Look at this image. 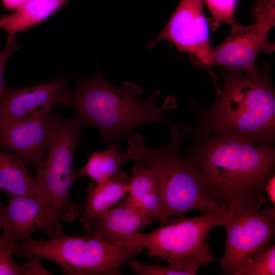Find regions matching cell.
<instances>
[{
	"label": "cell",
	"instance_id": "cell-19",
	"mask_svg": "<svg viewBox=\"0 0 275 275\" xmlns=\"http://www.w3.org/2000/svg\"><path fill=\"white\" fill-rule=\"evenodd\" d=\"M128 160L126 153L120 152L119 143H113L107 149L92 153L86 163L76 171V177L89 178L95 183H102L117 173Z\"/></svg>",
	"mask_w": 275,
	"mask_h": 275
},
{
	"label": "cell",
	"instance_id": "cell-27",
	"mask_svg": "<svg viewBox=\"0 0 275 275\" xmlns=\"http://www.w3.org/2000/svg\"><path fill=\"white\" fill-rule=\"evenodd\" d=\"M2 213L0 209V229H1Z\"/></svg>",
	"mask_w": 275,
	"mask_h": 275
},
{
	"label": "cell",
	"instance_id": "cell-6",
	"mask_svg": "<svg viewBox=\"0 0 275 275\" xmlns=\"http://www.w3.org/2000/svg\"><path fill=\"white\" fill-rule=\"evenodd\" d=\"M143 250L139 246L111 244L94 233L70 236L61 225L48 240L31 238L22 245L17 244L13 254L49 260L66 275H120L122 266Z\"/></svg>",
	"mask_w": 275,
	"mask_h": 275
},
{
	"label": "cell",
	"instance_id": "cell-23",
	"mask_svg": "<svg viewBox=\"0 0 275 275\" xmlns=\"http://www.w3.org/2000/svg\"><path fill=\"white\" fill-rule=\"evenodd\" d=\"M131 268L138 275H183L169 266L160 264L145 265L136 259L128 263Z\"/></svg>",
	"mask_w": 275,
	"mask_h": 275
},
{
	"label": "cell",
	"instance_id": "cell-12",
	"mask_svg": "<svg viewBox=\"0 0 275 275\" xmlns=\"http://www.w3.org/2000/svg\"><path fill=\"white\" fill-rule=\"evenodd\" d=\"M69 81V77L62 76L29 87H8L0 100V122L23 121L41 116L50 112L56 103L64 106L74 91L68 87Z\"/></svg>",
	"mask_w": 275,
	"mask_h": 275
},
{
	"label": "cell",
	"instance_id": "cell-18",
	"mask_svg": "<svg viewBox=\"0 0 275 275\" xmlns=\"http://www.w3.org/2000/svg\"><path fill=\"white\" fill-rule=\"evenodd\" d=\"M131 173L127 198L148 212H157L161 207V201L152 169L143 162L136 161Z\"/></svg>",
	"mask_w": 275,
	"mask_h": 275
},
{
	"label": "cell",
	"instance_id": "cell-26",
	"mask_svg": "<svg viewBox=\"0 0 275 275\" xmlns=\"http://www.w3.org/2000/svg\"><path fill=\"white\" fill-rule=\"evenodd\" d=\"M265 192L268 193L272 204L274 205V176L269 181L266 187Z\"/></svg>",
	"mask_w": 275,
	"mask_h": 275
},
{
	"label": "cell",
	"instance_id": "cell-5",
	"mask_svg": "<svg viewBox=\"0 0 275 275\" xmlns=\"http://www.w3.org/2000/svg\"><path fill=\"white\" fill-rule=\"evenodd\" d=\"M227 207L198 216L168 219L149 233H132L112 244L141 246L149 256L161 258L183 275H195L200 267L214 260L206 239L213 228L222 226Z\"/></svg>",
	"mask_w": 275,
	"mask_h": 275
},
{
	"label": "cell",
	"instance_id": "cell-15",
	"mask_svg": "<svg viewBox=\"0 0 275 275\" xmlns=\"http://www.w3.org/2000/svg\"><path fill=\"white\" fill-rule=\"evenodd\" d=\"M129 178L121 171L105 182L88 185L79 219L85 233H91L93 222L128 193Z\"/></svg>",
	"mask_w": 275,
	"mask_h": 275
},
{
	"label": "cell",
	"instance_id": "cell-21",
	"mask_svg": "<svg viewBox=\"0 0 275 275\" xmlns=\"http://www.w3.org/2000/svg\"><path fill=\"white\" fill-rule=\"evenodd\" d=\"M274 274V245H270L249 258L236 274V275Z\"/></svg>",
	"mask_w": 275,
	"mask_h": 275
},
{
	"label": "cell",
	"instance_id": "cell-7",
	"mask_svg": "<svg viewBox=\"0 0 275 275\" xmlns=\"http://www.w3.org/2000/svg\"><path fill=\"white\" fill-rule=\"evenodd\" d=\"M81 125L76 116L69 118L59 114L47 149V154L36 167L35 188L57 211L61 221L73 222L81 209L72 202L70 190L74 184L76 170L74 156L83 138Z\"/></svg>",
	"mask_w": 275,
	"mask_h": 275
},
{
	"label": "cell",
	"instance_id": "cell-24",
	"mask_svg": "<svg viewBox=\"0 0 275 275\" xmlns=\"http://www.w3.org/2000/svg\"><path fill=\"white\" fill-rule=\"evenodd\" d=\"M19 48L15 36L7 37L6 45L0 52V100L8 87L3 78L5 66L9 58Z\"/></svg>",
	"mask_w": 275,
	"mask_h": 275
},
{
	"label": "cell",
	"instance_id": "cell-4",
	"mask_svg": "<svg viewBox=\"0 0 275 275\" xmlns=\"http://www.w3.org/2000/svg\"><path fill=\"white\" fill-rule=\"evenodd\" d=\"M186 136L184 126L172 125L169 144L159 149L148 147L140 134L127 137L126 153L129 160L144 162L154 174L164 221L193 210L217 211L225 204L216 200L198 169L180 155V148Z\"/></svg>",
	"mask_w": 275,
	"mask_h": 275
},
{
	"label": "cell",
	"instance_id": "cell-14",
	"mask_svg": "<svg viewBox=\"0 0 275 275\" xmlns=\"http://www.w3.org/2000/svg\"><path fill=\"white\" fill-rule=\"evenodd\" d=\"M152 222L138 205L127 197L93 222L92 233L112 244L120 237L139 232Z\"/></svg>",
	"mask_w": 275,
	"mask_h": 275
},
{
	"label": "cell",
	"instance_id": "cell-8",
	"mask_svg": "<svg viewBox=\"0 0 275 275\" xmlns=\"http://www.w3.org/2000/svg\"><path fill=\"white\" fill-rule=\"evenodd\" d=\"M260 207L245 203L227 205L222 225L226 232L219 261L223 274L236 275L249 258L270 245L275 234V209Z\"/></svg>",
	"mask_w": 275,
	"mask_h": 275
},
{
	"label": "cell",
	"instance_id": "cell-10",
	"mask_svg": "<svg viewBox=\"0 0 275 275\" xmlns=\"http://www.w3.org/2000/svg\"><path fill=\"white\" fill-rule=\"evenodd\" d=\"M173 44L179 51L193 56L204 65H212L213 48L205 17L203 0H180L164 28L148 44L160 41Z\"/></svg>",
	"mask_w": 275,
	"mask_h": 275
},
{
	"label": "cell",
	"instance_id": "cell-2",
	"mask_svg": "<svg viewBox=\"0 0 275 275\" xmlns=\"http://www.w3.org/2000/svg\"><path fill=\"white\" fill-rule=\"evenodd\" d=\"M223 87L215 85L216 98L208 108L194 109L200 124L197 133H229L261 146H273L275 140V95L266 71L255 75L227 70Z\"/></svg>",
	"mask_w": 275,
	"mask_h": 275
},
{
	"label": "cell",
	"instance_id": "cell-11",
	"mask_svg": "<svg viewBox=\"0 0 275 275\" xmlns=\"http://www.w3.org/2000/svg\"><path fill=\"white\" fill-rule=\"evenodd\" d=\"M2 213L1 237L14 248L32 234L43 232L51 235L61 221L54 208L41 196H9L7 205L0 204Z\"/></svg>",
	"mask_w": 275,
	"mask_h": 275
},
{
	"label": "cell",
	"instance_id": "cell-9",
	"mask_svg": "<svg viewBox=\"0 0 275 275\" xmlns=\"http://www.w3.org/2000/svg\"><path fill=\"white\" fill-rule=\"evenodd\" d=\"M253 16L255 22L251 25L233 24L228 37L213 48L212 65L252 75L258 73L255 61L259 52L270 53L274 49L268 35L274 26L275 15L259 13Z\"/></svg>",
	"mask_w": 275,
	"mask_h": 275
},
{
	"label": "cell",
	"instance_id": "cell-16",
	"mask_svg": "<svg viewBox=\"0 0 275 275\" xmlns=\"http://www.w3.org/2000/svg\"><path fill=\"white\" fill-rule=\"evenodd\" d=\"M69 0H30L13 13L0 16V29L13 37L44 22Z\"/></svg>",
	"mask_w": 275,
	"mask_h": 275
},
{
	"label": "cell",
	"instance_id": "cell-25",
	"mask_svg": "<svg viewBox=\"0 0 275 275\" xmlns=\"http://www.w3.org/2000/svg\"><path fill=\"white\" fill-rule=\"evenodd\" d=\"M30 0H1L4 10L14 11L20 8Z\"/></svg>",
	"mask_w": 275,
	"mask_h": 275
},
{
	"label": "cell",
	"instance_id": "cell-22",
	"mask_svg": "<svg viewBox=\"0 0 275 275\" xmlns=\"http://www.w3.org/2000/svg\"><path fill=\"white\" fill-rule=\"evenodd\" d=\"M215 27L218 23L233 22L237 0H205Z\"/></svg>",
	"mask_w": 275,
	"mask_h": 275
},
{
	"label": "cell",
	"instance_id": "cell-3",
	"mask_svg": "<svg viewBox=\"0 0 275 275\" xmlns=\"http://www.w3.org/2000/svg\"><path fill=\"white\" fill-rule=\"evenodd\" d=\"M143 90L142 87L130 82L116 87L98 70L92 77L78 80L72 98L64 106L76 111V116L84 127L98 128L102 141L119 143L138 126L154 122L170 124L163 114L177 106L175 98L168 96L162 105L158 106L160 91L142 101L139 97Z\"/></svg>",
	"mask_w": 275,
	"mask_h": 275
},
{
	"label": "cell",
	"instance_id": "cell-13",
	"mask_svg": "<svg viewBox=\"0 0 275 275\" xmlns=\"http://www.w3.org/2000/svg\"><path fill=\"white\" fill-rule=\"evenodd\" d=\"M59 114L52 109L34 118L0 122V146L36 168L44 158Z\"/></svg>",
	"mask_w": 275,
	"mask_h": 275
},
{
	"label": "cell",
	"instance_id": "cell-17",
	"mask_svg": "<svg viewBox=\"0 0 275 275\" xmlns=\"http://www.w3.org/2000/svg\"><path fill=\"white\" fill-rule=\"evenodd\" d=\"M0 190L9 196H37L35 178L16 154L0 150Z\"/></svg>",
	"mask_w": 275,
	"mask_h": 275
},
{
	"label": "cell",
	"instance_id": "cell-20",
	"mask_svg": "<svg viewBox=\"0 0 275 275\" xmlns=\"http://www.w3.org/2000/svg\"><path fill=\"white\" fill-rule=\"evenodd\" d=\"M14 248L3 242L0 236V275H50L43 266L41 258H29L24 264L16 263L12 257Z\"/></svg>",
	"mask_w": 275,
	"mask_h": 275
},
{
	"label": "cell",
	"instance_id": "cell-1",
	"mask_svg": "<svg viewBox=\"0 0 275 275\" xmlns=\"http://www.w3.org/2000/svg\"><path fill=\"white\" fill-rule=\"evenodd\" d=\"M192 144L185 158L198 169L221 204L246 203L261 206L274 176L273 146H261L229 133L186 131Z\"/></svg>",
	"mask_w": 275,
	"mask_h": 275
}]
</instances>
